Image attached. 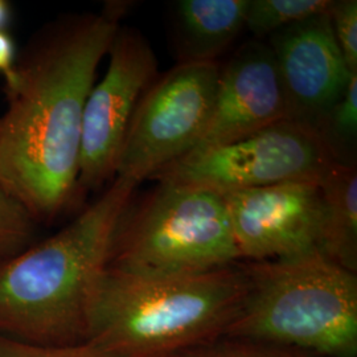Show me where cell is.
Instances as JSON below:
<instances>
[{"instance_id": "1", "label": "cell", "mask_w": 357, "mask_h": 357, "mask_svg": "<svg viewBox=\"0 0 357 357\" xmlns=\"http://www.w3.org/2000/svg\"><path fill=\"white\" fill-rule=\"evenodd\" d=\"M125 10L115 3L44 26L4 79L0 188L36 222L54 220L79 196L84 110Z\"/></svg>"}, {"instance_id": "11", "label": "cell", "mask_w": 357, "mask_h": 357, "mask_svg": "<svg viewBox=\"0 0 357 357\" xmlns=\"http://www.w3.org/2000/svg\"><path fill=\"white\" fill-rule=\"evenodd\" d=\"M282 121L290 119L274 54L266 43L250 40L220 69L212 112L192 151L240 141Z\"/></svg>"}, {"instance_id": "8", "label": "cell", "mask_w": 357, "mask_h": 357, "mask_svg": "<svg viewBox=\"0 0 357 357\" xmlns=\"http://www.w3.org/2000/svg\"><path fill=\"white\" fill-rule=\"evenodd\" d=\"M107 54L106 75L93 86L84 110L78 193L114 180L135 107L156 76L155 53L137 29L121 26Z\"/></svg>"}, {"instance_id": "4", "label": "cell", "mask_w": 357, "mask_h": 357, "mask_svg": "<svg viewBox=\"0 0 357 357\" xmlns=\"http://www.w3.org/2000/svg\"><path fill=\"white\" fill-rule=\"evenodd\" d=\"M248 294L225 337L357 357V275L319 252L243 262Z\"/></svg>"}, {"instance_id": "3", "label": "cell", "mask_w": 357, "mask_h": 357, "mask_svg": "<svg viewBox=\"0 0 357 357\" xmlns=\"http://www.w3.org/2000/svg\"><path fill=\"white\" fill-rule=\"evenodd\" d=\"M243 262L203 274L142 277L103 270L86 343L107 357H178L227 335L248 294Z\"/></svg>"}, {"instance_id": "21", "label": "cell", "mask_w": 357, "mask_h": 357, "mask_svg": "<svg viewBox=\"0 0 357 357\" xmlns=\"http://www.w3.org/2000/svg\"><path fill=\"white\" fill-rule=\"evenodd\" d=\"M11 20V6L6 0H0V31H4Z\"/></svg>"}, {"instance_id": "10", "label": "cell", "mask_w": 357, "mask_h": 357, "mask_svg": "<svg viewBox=\"0 0 357 357\" xmlns=\"http://www.w3.org/2000/svg\"><path fill=\"white\" fill-rule=\"evenodd\" d=\"M289 119L319 131L354 75L333 36L330 13L284 26L268 38Z\"/></svg>"}, {"instance_id": "15", "label": "cell", "mask_w": 357, "mask_h": 357, "mask_svg": "<svg viewBox=\"0 0 357 357\" xmlns=\"http://www.w3.org/2000/svg\"><path fill=\"white\" fill-rule=\"evenodd\" d=\"M319 132L328 143L337 159L342 160L343 149L355 146L357 137V73L351 76L344 94L333 105L323 119ZM345 163V162H343Z\"/></svg>"}, {"instance_id": "7", "label": "cell", "mask_w": 357, "mask_h": 357, "mask_svg": "<svg viewBox=\"0 0 357 357\" xmlns=\"http://www.w3.org/2000/svg\"><path fill=\"white\" fill-rule=\"evenodd\" d=\"M220 66L178 64L143 93L131 118L116 176L137 184L191 153L216 97Z\"/></svg>"}, {"instance_id": "20", "label": "cell", "mask_w": 357, "mask_h": 357, "mask_svg": "<svg viewBox=\"0 0 357 357\" xmlns=\"http://www.w3.org/2000/svg\"><path fill=\"white\" fill-rule=\"evenodd\" d=\"M16 60L17 53L15 40L8 32L0 31V75L3 79L13 76Z\"/></svg>"}, {"instance_id": "16", "label": "cell", "mask_w": 357, "mask_h": 357, "mask_svg": "<svg viewBox=\"0 0 357 357\" xmlns=\"http://www.w3.org/2000/svg\"><path fill=\"white\" fill-rule=\"evenodd\" d=\"M36 221L0 188V258L16 255L32 243Z\"/></svg>"}, {"instance_id": "14", "label": "cell", "mask_w": 357, "mask_h": 357, "mask_svg": "<svg viewBox=\"0 0 357 357\" xmlns=\"http://www.w3.org/2000/svg\"><path fill=\"white\" fill-rule=\"evenodd\" d=\"M333 0H249L245 29L257 38H270L284 26L330 13Z\"/></svg>"}, {"instance_id": "19", "label": "cell", "mask_w": 357, "mask_h": 357, "mask_svg": "<svg viewBox=\"0 0 357 357\" xmlns=\"http://www.w3.org/2000/svg\"><path fill=\"white\" fill-rule=\"evenodd\" d=\"M0 357H107L89 343L69 347H43L0 335Z\"/></svg>"}, {"instance_id": "12", "label": "cell", "mask_w": 357, "mask_h": 357, "mask_svg": "<svg viewBox=\"0 0 357 357\" xmlns=\"http://www.w3.org/2000/svg\"><path fill=\"white\" fill-rule=\"evenodd\" d=\"M249 0H180L175 29L178 64L212 63L245 29Z\"/></svg>"}, {"instance_id": "5", "label": "cell", "mask_w": 357, "mask_h": 357, "mask_svg": "<svg viewBox=\"0 0 357 357\" xmlns=\"http://www.w3.org/2000/svg\"><path fill=\"white\" fill-rule=\"evenodd\" d=\"M241 262L225 197L205 188L159 183L125 213L110 268L142 277H183Z\"/></svg>"}, {"instance_id": "2", "label": "cell", "mask_w": 357, "mask_h": 357, "mask_svg": "<svg viewBox=\"0 0 357 357\" xmlns=\"http://www.w3.org/2000/svg\"><path fill=\"white\" fill-rule=\"evenodd\" d=\"M139 184L115 176L54 236L0 258V335L43 347L86 343L96 283Z\"/></svg>"}, {"instance_id": "13", "label": "cell", "mask_w": 357, "mask_h": 357, "mask_svg": "<svg viewBox=\"0 0 357 357\" xmlns=\"http://www.w3.org/2000/svg\"><path fill=\"white\" fill-rule=\"evenodd\" d=\"M324 202L321 255L342 268L357 271V171L335 162L319 180Z\"/></svg>"}, {"instance_id": "18", "label": "cell", "mask_w": 357, "mask_h": 357, "mask_svg": "<svg viewBox=\"0 0 357 357\" xmlns=\"http://www.w3.org/2000/svg\"><path fill=\"white\" fill-rule=\"evenodd\" d=\"M332 31L345 64L357 73V1L337 0L330 10Z\"/></svg>"}, {"instance_id": "17", "label": "cell", "mask_w": 357, "mask_h": 357, "mask_svg": "<svg viewBox=\"0 0 357 357\" xmlns=\"http://www.w3.org/2000/svg\"><path fill=\"white\" fill-rule=\"evenodd\" d=\"M178 357H320L280 345L221 337Z\"/></svg>"}, {"instance_id": "9", "label": "cell", "mask_w": 357, "mask_h": 357, "mask_svg": "<svg viewBox=\"0 0 357 357\" xmlns=\"http://www.w3.org/2000/svg\"><path fill=\"white\" fill-rule=\"evenodd\" d=\"M222 196L241 261L321 253L324 202L319 181L282 183Z\"/></svg>"}, {"instance_id": "6", "label": "cell", "mask_w": 357, "mask_h": 357, "mask_svg": "<svg viewBox=\"0 0 357 357\" xmlns=\"http://www.w3.org/2000/svg\"><path fill=\"white\" fill-rule=\"evenodd\" d=\"M340 162L319 131L282 121L240 141L195 150L153 178L220 195L291 181H319Z\"/></svg>"}]
</instances>
